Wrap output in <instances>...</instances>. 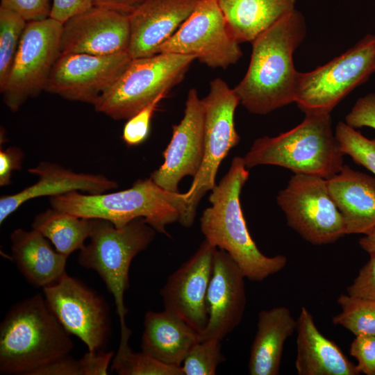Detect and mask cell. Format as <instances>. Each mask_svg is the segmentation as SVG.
<instances>
[{"label":"cell","mask_w":375,"mask_h":375,"mask_svg":"<svg viewBox=\"0 0 375 375\" xmlns=\"http://www.w3.org/2000/svg\"><path fill=\"white\" fill-rule=\"evenodd\" d=\"M297 321L295 368L299 375H358L356 365L318 330L312 314L301 307Z\"/></svg>","instance_id":"22"},{"label":"cell","mask_w":375,"mask_h":375,"mask_svg":"<svg viewBox=\"0 0 375 375\" xmlns=\"http://www.w3.org/2000/svg\"><path fill=\"white\" fill-rule=\"evenodd\" d=\"M204 118V151L201 167L193 178L185 214L180 222L185 227L192 225L201 198L216 186L219 165L229 151L240 142L234 122L239 99L233 88L216 78L209 84L208 94L201 99Z\"/></svg>","instance_id":"8"},{"label":"cell","mask_w":375,"mask_h":375,"mask_svg":"<svg viewBox=\"0 0 375 375\" xmlns=\"http://www.w3.org/2000/svg\"><path fill=\"white\" fill-rule=\"evenodd\" d=\"M245 278L229 255L216 248L206 296L208 321L200 341H222L240 324L247 303Z\"/></svg>","instance_id":"18"},{"label":"cell","mask_w":375,"mask_h":375,"mask_svg":"<svg viewBox=\"0 0 375 375\" xmlns=\"http://www.w3.org/2000/svg\"><path fill=\"white\" fill-rule=\"evenodd\" d=\"M158 53L194 56L211 68L226 69L242 57L217 0H199L190 17L158 49Z\"/></svg>","instance_id":"12"},{"label":"cell","mask_w":375,"mask_h":375,"mask_svg":"<svg viewBox=\"0 0 375 375\" xmlns=\"http://www.w3.org/2000/svg\"><path fill=\"white\" fill-rule=\"evenodd\" d=\"M156 232L142 217L121 227L108 220L94 219L90 242L80 250L79 265L97 272L114 298L119 319L120 342H128L131 335L126 323L128 310L124 303L130 265L153 241Z\"/></svg>","instance_id":"6"},{"label":"cell","mask_w":375,"mask_h":375,"mask_svg":"<svg viewBox=\"0 0 375 375\" xmlns=\"http://www.w3.org/2000/svg\"><path fill=\"white\" fill-rule=\"evenodd\" d=\"M42 289L49 308L67 332L82 340L88 351L102 350L110 333L104 299L67 273Z\"/></svg>","instance_id":"13"},{"label":"cell","mask_w":375,"mask_h":375,"mask_svg":"<svg viewBox=\"0 0 375 375\" xmlns=\"http://www.w3.org/2000/svg\"><path fill=\"white\" fill-rule=\"evenodd\" d=\"M37 294L12 306L0 326V373L33 375L38 368L69 354L73 342Z\"/></svg>","instance_id":"3"},{"label":"cell","mask_w":375,"mask_h":375,"mask_svg":"<svg viewBox=\"0 0 375 375\" xmlns=\"http://www.w3.org/2000/svg\"><path fill=\"white\" fill-rule=\"evenodd\" d=\"M24 158L22 151L15 147L0 150V185H8L10 182L12 172L19 170Z\"/></svg>","instance_id":"40"},{"label":"cell","mask_w":375,"mask_h":375,"mask_svg":"<svg viewBox=\"0 0 375 375\" xmlns=\"http://www.w3.org/2000/svg\"><path fill=\"white\" fill-rule=\"evenodd\" d=\"M349 353L357 360L356 367L360 374L375 375V335H356Z\"/></svg>","instance_id":"34"},{"label":"cell","mask_w":375,"mask_h":375,"mask_svg":"<svg viewBox=\"0 0 375 375\" xmlns=\"http://www.w3.org/2000/svg\"><path fill=\"white\" fill-rule=\"evenodd\" d=\"M215 249L204 240L195 253L170 274L160 292L164 310L199 333L208 321L206 296Z\"/></svg>","instance_id":"15"},{"label":"cell","mask_w":375,"mask_h":375,"mask_svg":"<svg viewBox=\"0 0 375 375\" xmlns=\"http://www.w3.org/2000/svg\"><path fill=\"white\" fill-rule=\"evenodd\" d=\"M358 243L360 247L369 254L375 252V228L361 238Z\"/></svg>","instance_id":"43"},{"label":"cell","mask_w":375,"mask_h":375,"mask_svg":"<svg viewBox=\"0 0 375 375\" xmlns=\"http://www.w3.org/2000/svg\"><path fill=\"white\" fill-rule=\"evenodd\" d=\"M344 155L333 131L331 113L308 112L292 129L257 138L243 159L247 169L276 165L328 179L344 165Z\"/></svg>","instance_id":"5"},{"label":"cell","mask_w":375,"mask_h":375,"mask_svg":"<svg viewBox=\"0 0 375 375\" xmlns=\"http://www.w3.org/2000/svg\"><path fill=\"white\" fill-rule=\"evenodd\" d=\"M165 96H160L144 108L127 119L122 133V139L129 146H136L142 143L149 132L150 122L160 101Z\"/></svg>","instance_id":"33"},{"label":"cell","mask_w":375,"mask_h":375,"mask_svg":"<svg viewBox=\"0 0 375 375\" xmlns=\"http://www.w3.org/2000/svg\"><path fill=\"white\" fill-rule=\"evenodd\" d=\"M204 118L201 99L191 88L185 101L184 115L172 127V137L163 152L164 162L150 176L159 187L178 192L179 182L185 176L197 175L203 158Z\"/></svg>","instance_id":"16"},{"label":"cell","mask_w":375,"mask_h":375,"mask_svg":"<svg viewBox=\"0 0 375 375\" xmlns=\"http://www.w3.org/2000/svg\"><path fill=\"white\" fill-rule=\"evenodd\" d=\"M225 360L221 341L205 340L196 343L183 362V375H215L217 366Z\"/></svg>","instance_id":"32"},{"label":"cell","mask_w":375,"mask_h":375,"mask_svg":"<svg viewBox=\"0 0 375 375\" xmlns=\"http://www.w3.org/2000/svg\"><path fill=\"white\" fill-rule=\"evenodd\" d=\"M28 172L38 175L39 180L33 185L12 194L0 198V224L26 201L44 196H56L72 191L88 194H101L117 187L116 181L101 174L76 173L63 167L42 162Z\"/></svg>","instance_id":"20"},{"label":"cell","mask_w":375,"mask_h":375,"mask_svg":"<svg viewBox=\"0 0 375 375\" xmlns=\"http://www.w3.org/2000/svg\"><path fill=\"white\" fill-rule=\"evenodd\" d=\"M326 185L342 215L346 235H366L375 228V176L344 165Z\"/></svg>","instance_id":"21"},{"label":"cell","mask_w":375,"mask_h":375,"mask_svg":"<svg viewBox=\"0 0 375 375\" xmlns=\"http://www.w3.org/2000/svg\"><path fill=\"white\" fill-rule=\"evenodd\" d=\"M276 201L288 225L314 245L333 243L346 235L342 215L322 177L294 173Z\"/></svg>","instance_id":"10"},{"label":"cell","mask_w":375,"mask_h":375,"mask_svg":"<svg viewBox=\"0 0 375 375\" xmlns=\"http://www.w3.org/2000/svg\"><path fill=\"white\" fill-rule=\"evenodd\" d=\"M199 333L184 320L164 310L144 315L142 351L168 365L181 367Z\"/></svg>","instance_id":"23"},{"label":"cell","mask_w":375,"mask_h":375,"mask_svg":"<svg viewBox=\"0 0 375 375\" xmlns=\"http://www.w3.org/2000/svg\"><path fill=\"white\" fill-rule=\"evenodd\" d=\"M111 372L119 375H183L181 367L168 365L144 353H134L128 344L119 345Z\"/></svg>","instance_id":"29"},{"label":"cell","mask_w":375,"mask_h":375,"mask_svg":"<svg viewBox=\"0 0 375 375\" xmlns=\"http://www.w3.org/2000/svg\"><path fill=\"white\" fill-rule=\"evenodd\" d=\"M187 192L162 189L152 179L138 180L128 189L101 194L72 191L50 197L52 208L73 215L102 219L121 227L144 218L156 232L169 236L166 226L182 220L187 209Z\"/></svg>","instance_id":"4"},{"label":"cell","mask_w":375,"mask_h":375,"mask_svg":"<svg viewBox=\"0 0 375 375\" xmlns=\"http://www.w3.org/2000/svg\"><path fill=\"white\" fill-rule=\"evenodd\" d=\"M297 321L285 306L262 310L251 344L248 372L251 375H278L284 344L297 330Z\"/></svg>","instance_id":"25"},{"label":"cell","mask_w":375,"mask_h":375,"mask_svg":"<svg viewBox=\"0 0 375 375\" xmlns=\"http://www.w3.org/2000/svg\"><path fill=\"white\" fill-rule=\"evenodd\" d=\"M375 72V35L309 72H299L295 102L305 114L331 113L353 89Z\"/></svg>","instance_id":"9"},{"label":"cell","mask_w":375,"mask_h":375,"mask_svg":"<svg viewBox=\"0 0 375 375\" xmlns=\"http://www.w3.org/2000/svg\"><path fill=\"white\" fill-rule=\"evenodd\" d=\"M306 35L305 19L295 9L251 42L247 71L233 88L249 112L266 115L295 102L299 72L293 54Z\"/></svg>","instance_id":"1"},{"label":"cell","mask_w":375,"mask_h":375,"mask_svg":"<svg viewBox=\"0 0 375 375\" xmlns=\"http://www.w3.org/2000/svg\"><path fill=\"white\" fill-rule=\"evenodd\" d=\"M249 176L243 158L235 157L228 172L211 191V206L202 212L200 227L205 240L225 251L247 278L262 281L282 270L288 259L283 255L265 256L250 235L240 201Z\"/></svg>","instance_id":"2"},{"label":"cell","mask_w":375,"mask_h":375,"mask_svg":"<svg viewBox=\"0 0 375 375\" xmlns=\"http://www.w3.org/2000/svg\"><path fill=\"white\" fill-rule=\"evenodd\" d=\"M227 26L239 42H253L295 10L296 0H217Z\"/></svg>","instance_id":"26"},{"label":"cell","mask_w":375,"mask_h":375,"mask_svg":"<svg viewBox=\"0 0 375 375\" xmlns=\"http://www.w3.org/2000/svg\"><path fill=\"white\" fill-rule=\"evenodd\" d=\"M113 351H89L79 360L81 375H106Z\"/></svg>","instance_id":"38"},{"label":"cell","mask_w":375,"mask_h":375,"mask_svg":"<svg viewBox=\"0 0 375 375\" xmlns=\"http://www.w3.org/2000/svg\"><path fill=\"white\" fill-rule=\"evenodd\" d=\"M93 223L94 219L79 217L51 208L36 215L32 228L47 238L58 252L69 256L84 247Z\"/></svg>","instance_id":"27"},{"label":"cell","mask_w":375,"mask_h":375,"mask_svg":"<svg viewBox=\"0 0 375 375\" xmlns=\"http://www.w3.org/2000/svg\"><path fill=\"white\" fill-rule=\"evenodd\" d=\"M337 301L341 312L332 317L334 325L345 328L355 336L375 335V300L342 294Z\"/></svg>","instance_id":"28"},{"label":"cell","mask_w":375,"mask_h":375,"mask_svg":"<svg viewBox=\"0 0 375 375\" xmlns=\"http://www.w3.org/2000/svg\"><path fill=\"white\" fill-rule=\"evenodd\" d=\"M199 0H144L128 15L132 59L157 53L190 17Z\"/></svg>","instance_id":"19"},{"label":"cell","mask_w":375,"mask_h":375,"mask_svg":"<svg viewBox=\"0 0 375 375\" xmlns=\"http://www.w3.org/2000/svg\"><path fill=\"white\" fill-rule=\"evenodd\" d=\"M335 135L343 153L375 176V137L369 139L342 122L337 124Z\"/></svg>","instance_id":"31"},{"label":"cell","mask_w":375,"mask_h":375,"mask_svg":"<svg viewBox=\"0 0 375 375\" xmlns=\"http://www.w3.org/2000/svg\"><path fill=\"white\" fill-rule=\"evenodd\" d=\"M33 375H81L80 362L67 354L37 369Z\"/></svg>","instance_id":"41"},{"label":"cell","mask_w":375,"mask_h":375,"mask_svg":"<svg viewBox=\"0 0 375 375\" xmlns=\"http://www.w3.org/2000/svg\"><path fill=\"white\" fill-rule=\"evenodd\" d=\"M196 59L172 53L131 59L95 103L96 111L115 120L128 119L158 97H166Z\"/></svg>","instance_id":"7"},{"label":"cell","mask_w":375,"mask_h":375,"mask_svg":"<svg viewBox=\"0 0 375 375\" xmlns=\"http://www.w3.org/2000/svg\"><path fill=\"white\" fill-rule=\"evenodd\" d=\"M131 59L128 52L107 56L60 54L44 91L67 100L94 106Z\"/></svg>","instance_id":"14"},{"label":"cell","mask_w":375,"mask_h":375,"mask_svg":"<svg viewBox=\"0 0 375 375\" xmlns=\"http://www.w3.org/2000/svg\"><path fill=\"white\" fill-rule=\"evenodd\" d=\"M62 28V23L51 17L27 23L6 82L0 90L11 111L16 112L28 99L44 90L60 56Z\"/></svg>","instance_id":"11"},{"label":"cell","mask_w":375,"mask_h":375,"mask_svg":"<svg viewBox=\"0 0 375 375\" xmlns=\"http://www.w3.org/2000/svg\"><path fill=\"white\" fill-rule=\"evenodd\" d=\"M93 6L92 0H53L49 17L63 24Z\"/></svg>","instance_id":"39"},{"label":"cell","mask_w":375,"mask_h":375,"mask_svg":"<svg viewBox=\"0 0 375 375\" xmlns=\"http://www.w3.org/2000/svg\"><path fill=\"white\" fill-rule=\"evenodd\" d=\"M10 238L12 259L30 284L44 288L56 283L66 273L68 256L53 249L48 239L38 231L17 228Z\"/></svg>","instance_id":"24"},{"label":"cell","mask_w":375,"mask_h":375,"mask_svg":"<svg viewBox=\"0 0 375 375\" xmlns=\"http://www.w3.org/2000/svg\"><path fill=\"white\" fill-rule=\"evenodd\" d=\"M0 6L17 12L28 22L49 17L51 10L50 0H1Z\"/></svg>","instance_id":"35"},{"label":"cell","mask_w":375,"mask_h":375,"mask_svg":"<svg viewBox=\"0 0 375 375\" xmlns=\"http://www.w3.org/2000/svg\"><path fill=\"white\" fill-rule=\"evenodd\" d=\"M130 38L128 14L93 6L62 24L60 54L128 52Z\"/></svg>","instance_id":"17"},{"label":"cell","mask_w":375,"mask_h":375,"mask_svg":"<svg viewBox=\"0 0 375 375\" xmlns=\"http://www.w3.org/2000/svg\"><path fill=\"white\" fill-rule=\"evenodd\" d=\"M369 256L347 292L351 296L375 300V252Z\"/></svg>","instance_id":"37"},{"label":"cell","mask_w":375,"mask_h":375,"mask_svg":"<svg viewBox=\"0 0 375 375\" xmlns=\"http://www.w3.org/2000/svg\"><path fill=\"white\" fill-rule=\"evenodd\" d=\"M27 23L17 12L0 6V90L6 82Z\"/></svg>","instance_id":"30"},{"label":"cell","mask_w":375,"mask_h":375,"mask_svg":"<svg viewBox=\"0 0 375 375\" xmlns=\"http://www.w3.org/2000/svg\"><path fill=\"white\" fill-rule=\"evenodd\" d=\"M144 0H92L93 5L131 14Z\"/></svg>","instance_id":"42"},{"label":"cell","mask_w":375,"mask_h":375,"mask_svg":"<svg viewBox=\"0 0 375 375\" xmlns=\"http://www.w3.org/2000/svg\"><path fill=\"white\" fill-rule=\"evenodd\" d=\"M345 123L353 128L369 127L375 129V93L359 98L346 115Z\"/></svg>","instance_id":"36"}]
</instances>
